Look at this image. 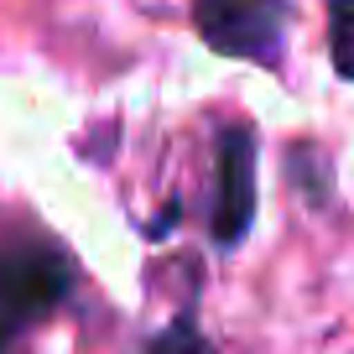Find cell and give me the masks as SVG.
Wrapping results in <instances>:
<instances>
[{
    "mask_svg": "<svg viewBox=\"0 0 354 354\" xmlns=\"http://www.w3.org/2000/svg\"><path fill=\"white\" fill-rule=\"evenodd\" d=\"M73 287V261L63 245L32 230L0 234V349L57 308Z\"/></svg>",
    "mask_w": 354,
    "mask_h": 354,
    "instance_id": "6da1fadb",
    "label": "cell"
},
{
    "mask_svg": "<svg viewBox=\"0 0 354 354\" xmlns=\"http://www.w3.org/2000/svg\"><path fill=\"white\" fill-rule=\"evenodd\" d=\"M198 37L224 57L277 68L287 47V0H193Z\"/></svg>",
    "mask_w": 354,
    "mask_h": 354,
    "instance_id": "7a4b0ae2",
    "label": "cell"
},
{
    "mask_svg": "<svg viewBox=\"0 0 354 354\" xmlns=\"http://www.w3.org/2000/svg\"><path fill=\"white\" fill-rule=\"evenodd\" d=\"M255 224V141L250 131L219 136V167H214V240L240 245Z\"/></svg>",
    "mask_w": 354,
    "mask_h": 354,
    "instance_id": "3957f363",
    "label": "cell"
},
{
    "mask_svg": "<svg viewBox=\"0 0 354 354\" xmlns=\"http://www.w3.org/2000/svg\"><path fill=\"white\" fill-rule=\"evenodd\" d=\"M328 47L333 68L354 84V0H328Z\"/></svg>",
    "mask_w": 354,
    "mask_h": 354,
    "instance_id": "277c9868",
    "label": "cell"
},
{
    "mask_svg": "<svg viewBox=\"0 0 354 354\" xmlns=\"http://www.w3.org/2000/svg\"><path fill=\"white\" fill-rule=\"evenodd\" d=\"M146 354H203V339H198L193 323H172L167 333H156V339H151V349H146Z\"/></svg>",
    "mask_w": 354,
    "mask_h": 354,
    "instance_id": "5b68a950",
    "label": "cell"
}]
</instances>
